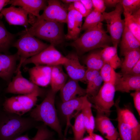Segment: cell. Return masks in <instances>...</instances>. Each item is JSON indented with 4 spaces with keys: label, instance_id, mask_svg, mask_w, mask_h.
<instances>
[{
    "label": "cell",
    "instance_id": "obj_20",
    "mask_svg": "<svg viewBox=\"0 0 140 140\" xmlns=\"http://www.w3.org/2000/svg\"><path fill=\"white\" fill-rule=\"evenodd\" d=\"M60 91V96L62 102L86 95V89L80 86L79 81L70 78Z\"/></svg>",
    "mask_w": 140,
    "mask_h": 140
},
{
    "label": "cell",
    "instance_id": "obj_27",
    "mask_svg": "<svg viewBox=\"0 0 140 140\" xmlns=\"http://www.w3.org/2000/svg\"><path fill=\"white\" fill-rule=\"evenodd\" d=\"M125 24L129 30L140 41V13L138 12L124 17Z\"/></svg>",
    "mask_w": 140,
    "mask_h": 140
},
{
    "label": "cell",
    "instance_id": "obj_25",
    "mask_svg": "<svg viewBox=\"0 0 140 140\" xmlns=\"http://www.w3.org/2000/svg\"><path fill=\"white\" fill-rule=\"evenodd\" d=\"M100 53L104 63L109 64L114 69L121 67L122 62L118 55L117 47L108 46L103 48Z\"/></svg>",
    "mask_w": 140,
    "mask_h": 140
},
{
    "label": "cell",
    "instance_id": "obj_36",
    "mask_svg": "<svg viewBox=\"0 0 140 140\" xmlns=\"http://www.w3.org/2000/svg\"><path fill=\"white\" fill-rule=\"evenodd\" d=\"M68 77L67 74L62 70L58 75L51 81V89L56 93L66 83Z\"/></svg>",
    "mask_w": 140,
    "mask_h": 140
},
{
    "label": "cell",
    "instance_id": "obj_31",
    "mask_svg": "<svg viewBox=\"0 0 140 140\" xmlns=\"http://www.w3.org/2000/svg\"><path fill=\"white\" fill-rule=\"evenodd\" d=\"M116 110L119 134L122 140H135L132 131L125 122L119 112Z\"/></svg>",
    "mask_w": 140,
    "mask_h": 140
},
{
    "label": "cell",
    "instance_id": "obj_44",
    "mask_svg": "<svg viewBox=\"0 0 140 140\" xmlns=\"http://www.w3.org/2000/svg\"><path fill=\"white\" fill-rule=\"evenodd\" d=\"M13 140H37V139L34 137L32 139H31L29 138L27 134H26L24 135H20Z\"/></svg>",
    "mask_w": 140,
    "mask_h": 140
},
{
    "label": "cell",
    "instance_id": "obj_6",
    "mask_svg": "<svg viewBox=\"0 0 140 140\" xmlns=\"http://www.w3.org/2000/svg\"><path fill=\"white\" fill-rule=\"evenodd\" d=\"M120 2L113 11L108 12H104L102 13L107 23V31L110 35L112 43L113 46L117 48L125 27L124 20L121 18L123 9Z\"/></svg>",
    "mask_w": 140,
    "mask_h": 140
},
{
    "label": "cell",
    "instance_id": "obj_47",
    "mask_svg": "<svg viewBox=\"0 0 140 140\" xmlns=\"http://www.w3.org/2000/svg\"><path fill=\"white\" fill-rule=\"evenodd\" d=\"M1 90L0 89V111L3 109V104L5 100H3L2 99L1 95Z\"/></svg>",
    "mask_w": 140,
    "mask_h": 140
},
{
    "label": "cell",
    "instance_id": "obj_49",
    "mask_svg": "<svg viewBox=\"0 0 140 140\" xmlns=\"http://www.w3.org/2000/svg\"><path fill=\"white\" fill-rule=\"evenodd\" d=\"M81 140H93L92 136L89 135L83 138Z\"/></svg>",
    "mask_w": 140,
    "mask_h": 140
},
{
    "label": "cell",
    "instance_id": "obj_19",
    "mask_svg": "<svg viewBox=\"0 0 140 140\" xmlns=\"http://www.w3.org/2000/svg\"><path fill=\"white\" fill-rule=\"evenodd\" d=\"M18 60L16 53L8 55L0 53V78L10 82L13 74L15 73L17 61Z\"/></svg>",
    "mask_w": 140,
    "mask_h": 140
},
{
    "label": "cell",
    "instance_id": "obj_40",
    "mask_svg": "<svg viewBox=\"0 0 140 140\" xmlns=\"http://www.w3.org/2000/svg\"><path fill=\"white\" fill-rule=\"evenodd\" d=\"M94 9L103 13L104 12L106 6L104 0H92Z\"/></svg>",
    "mask_w": 140,
    "mask_h": 140
},
{
    "label": "cell",
    "instance_id": "obj_4",
    "mask_svg": "<svg viewBox=\"0 0 140 140\" xmlns=\"http://www.w3.org/2000/svg\"><path fill=\"white\" fill-rule=\"evenodd\" d=\"M112 43L110 36L107 33L100 23L96 26L88 29L79 37L68 45L74 47L78 55L99 48H104Z\"/></svg>",
    "mask_w": 140,
    "mask_h": 140
},
{
    "label": "cell",
    "instance_id": "obj_42",
    "mask_svg": "<svg viewBox=\"0 0 140 140\" xmlns=\"http://www.w3.org/2000/svg\"><path fill=\"white\" fill-rule=\"evenodd\" d=\"M80 1L89 14L94 9H93L92 0H81Z\"/></svg>",
    "mask_w": 140,
    "mask_h": 140
},
{
    "label": "cell",
    "instance_id": "obj_10",
    "mask_svg": "<svg viewBox=\"0 0 140 140\" xmlns=\"http://www.w3.org/2000/svg\"><path fill=\"white\" fill-rule=\"evenodd\" d=\"M115 92L114 84L104 83L97 94L93 97L89 98L97 111L109 116L111 111V109L114 105Z\"/></svg>",
    "mask_w": 140,
    "mask_h": 140
},
{
    "label": "cell",
    "instance_id": "obj_39",
    "mask_svg": "<svg viewBox=\"0 0 140 140\" xmlns=\"http://www.w3.org/2000/svg\"><path fill=\"white\" fill-rule=\"evenodd\" d=\"M73 4L75 9L81 14L83 17H86L89 14L80 0H77Z\"/></svg>",
    "mask_w": 140,
    "mask_h": 140
},
{
    "label": "cell",
    "instance_id": "obj_24",
    "mask_svg": "<svg viewBox=\"0 0 140 140\" xmlns=\"http://www.w3.org/2000/svg\"><path fill=\"white\" fill-rule=\"evenodd\" d=\"M92 104L88 99L86 97L81 112L82 113L86 131L92 136L95 129V118L92 111Z\"/></svg>",
    "mask_w": 140,
    "mask_h": 140
},
{
    "label": "cell",
    "instance_id": "obj_48",
    "mask_svg": "<svg viewBox=\"0 0 140 140\" xmlns=\"http://www.w3.org/2000/svg\"><path fill=\"white\" fill-rule=\"evenodd\" d=\"M77 0H62L63 2L65 3H73L76 1Z\"/></svg>",
    "mask_w": 140,
    "mask_h": 140
},
{
    "label": "cell",
    "instance_id": "obj_8",
    "mask_svg": "<svg viewBox=\"0 0 140 140\" xmlns=\"http://www.w3.org/2000/svg\"><path fill=\"white\" fill-rule=\"evenodd\" d=\"M67 57L64 56L54 45L50 44L46 48L36 55L26 60L22 66L32 64L35 66H53L63 65L67 61Z\"/></svg>",
    "mask_w": 140,
    "mask_h": 140
},
{
    "label": "cell",
    "instance_id": "obj_13",
    "mask_svg": "<svg viewBox=\"0 0 140 140\" xmlns=\"http://www.w3.org/2000/svg\"><path fill=\"white\" fill-rule=\"evenodd\" d=\"M68 60L63 65L70 78L78 81L86 82L85 67L80 63L76 53H71L67 56Z\"/></svg>",
    "mask_w": 140,
    "mask_h": 140
},
{
    "label": "cell",
    "instance_id": "obj_14",
    "mask_svg": "<svg viewBox=\"0 0 140 140\" xmlns=\"http://www.w3.org/2000/svg\"><path fill=\"white\" fill-rule=\"evenodd\" d=\"M68 15L67 23L68 31L65 35V39L75 40L78 37L81 31L82 16L74 8L73 3L67 8Z\"/></svg>",
    "mask_w": 140,
    "mask_h": 140
},
{
    "label": "cell",
    "instance_id": "obj_38",
    "mask_svg": "<svg viewBox=\"0 0 140 140\" xmlns=\"http://www.w3.org/2000/svg\"><path fill=\"white\" fill-rule=\"evenodd\" d=\"M132 97L134 107L139 116H140V90L135 91L130 94Z\"/></svg>",
    "mask_w": 140,
    "mask_h": 140
},
{
    "label": "cell",
    "instance_id": "obj_16",
    "mask_svg": "<svg viewBox=\"0 0 140 140\" xmlns=\"http://www.w3.org/2000/svg\"><path fill=\"white\" fill-rule=\"evenodd\" d=\"M10 25H19L28 28L29 13L20 7L11 6L3 8L0 12Z\"/></svg>",
    "mask_w": 140,
    "mask_h": 140
},
{
    "label": "cell",
    "instance_id": "obj_32",
    "mask_svg": "<svg viewBox=\"0 0 140 140\" xmlns=\"http://www.w3.org/2000/svg\"><path fill=\"white\" fill-rule=\"evenodd\" d=\"M73 132L74 140H81L83 138L86 131L82 113L76 116L74 124L71 126Z\"/></svg>",
    "mask_w": 140,
    "mask_h": 140
},
{
    "label": "cell",
    "instance_id": "obj_12",
    "mask_svg": "<svg viewBox=\"0 0 140 140\" xmlns=\"http://www.w3.org/2000/svg\"><path fill=\"white\" fill-rule=\"evenodd\" d=\"M86 95L78 97L71 100L62 102L60 104L59 109V112L66 122V127L64 136L66 135L67 130L72 125L71 122V117L75 112L79 113L81 111Z\"/></svg>",
    "mask_w": 140,
    "mask_h": 140
},
{
    "label": "cell",
    "instance_id": "obj_18",
    "mask_svg": "<svg viewBox=\"0 0 140 140\" xmlns=\"http://www.w3.org/2000/svg\"><path fill=\"white\" fill-rule=\"evenodd\" d=\"M30 81L39 87H45L50 84L51 67L45 65L35 66L27 69Z\"/></svg>",
    "mask_w": 140,
    "mask_h": 140
},
{
    "label": "cell",
    "instance_id": "obj_30",
    "mask_svg": "<svg viewBox=\"0 0 140 140\" xmlns=\"http://www.w3.org/2000/svg\"><path fill=\"white\" fill-rule=\"evenodd\" d=\"M86 17L81 31L94 27L104 20L102 13L94 9Z\"/></svg>",
    "mask_w": 140,
    "mask_h": 140
},
{
    "label": "cell",
    "instance_id": "obj_45",
    "mask_svg": "<svg viewBox=\"0 0 140 140\" xmlns=\"http://www.w3.org/2000/svg\"><path fill=\"white\" fill-rule=\"evenodd\" d=\"M10 1L9 0H0V12L4 7L9 4Z\"/></svg>",
    "mask_w": 140,
    "mask_h": 140
},
{
    "label": "cell",
    "instance_id": "obj_46",
    "mask_svg": "<svg viewBox=\"0 0 140 140\" xmlns=\"http://www.w3.org/2000/svg\"><path fill=\"white\" fill-rule=\"evenodd\" d=\"M92 137L93 140H105L101 136L94 133L92 134Z\"/></svg>",
    "mask_w": 140,
    "mask_h": 140
},
{
    "label": "cell",
    "instance_id": "obj_29",
    "mask_svg": "<svg viewBox=\"0 0 140 140\" xmlns=\"http://www.w3.org/2000/svg\"><path fill=\"white\" fill-rule=\"evenodd\" d=\"M15 36L9 32L0 21V52H6L9 49Z\"/></svg>",
    "mask_w": 140,
    "mask_h": 140
},
{
    "label": "cell",
    "instance_id": "obj_17",
    "mask_svg": "<svg viewBox=\"0 0 140 140\" xmlns=\"http://www.w3.org/2000/svg\"><path fill=\"white\" fill-rule=\"evenodd\" d=\"M114 85L116 91L129 93L132 90H140V76L116 73Z\"/></svg>",
    "mask_w": 140,
    "mask_h": 140
},
{
    "label": "cell",
    "instance_id": "obj_50",
    "mask_svg": "<svg viewBox=\"0 0 140 140\" xmlns=\"http://www.w3.org/2000/svg\"><path fill=\"white\" fill-rule=\"evenodd\" d=\"M45 140H59L57 139H55L54 138H53V137H50V138L47 139Z\"/></svg>",
    "mask_w": 140,
    "mask_h": 140
},
{
    "label": "cell",
    "instance_id": "obj_21",
    "mask_svg": "<svg viewBox=\"0 0 140 140\" xmlns=\"http://www.w3.org/2000/svg\"><path fill=\"white\" fill-rule=\"evenodd\" d=\"M120 97L115 102L116 110L121 114L125 122L132 130L135 140H140V124L133 112L128 108H121L119 105Z\"/></svg>",
    "mask_w": 140,
    "mask_h": 140
},
{
    "label": "cell",
    "instance_id": "obj_35",
    "mask_svg": "<svg viewBox=\"0 0 140 140\" xmlns=\"http://www.w3.org/2000/svg\"><path fill=\"white\" fill-rule=\"evenodd\" d=\"M103 82L100 75L93 80L87 83L86 90V95L88 98H92L95 96L97 94L101 88Z\"/></svg>",
    "mask_w": 140,
    "mask_h": 140
},
{
    "label": "cell",
    "instance_id": "obj_1",
    "mask_svg": "<svg viewBox=\"0 0 140 140\" xmlns=\"http://www.w3.org/2000/svg\"><path fill=\"white\" fill-rule=\"evenodd\" d=\"M31 26L23 31L49 42L55 46L63 42L65 39L63 23L46 20L29 14Z\"/></svg>",
    "mask_w": 140,
    "mask_h": 140
},
{
    "label": "cell",
    "instance_id": "obj_2",
    "mask_svg": "<svg viewBox=\"0 0 140 140\" xmlns=\"http://www.w3.org/2000/svg\"><path fill=\"white\" fill-rule=\"evenodd\" d=\"M40 125L29 116L22 117L3 109L0 111V140H13Z\"/></svg>",
    "mask_w": 140,
    "mask_h": 140
},
{
    "label": "cell",
    "instance_id": "obj_34",
    "mask_svg": "<svg viewBox=\"0 0 140 140\" xmlns=\"http://www.w3.org/2000/svg\"><path fill=\"white\" fill-rule=\"evenodd\" d=\"M120 2L124 17L132 15L140 9V0H122Z\"/></svg>",
    "mask_w": 140,
    "mask_h": 140
},
{
    "label": "cell",
    "instance_id": "obj_28",
    "mask_svg": "<svg viewBox=\"0 0 140 140\" xmlns=\"http://www.w3.org/2000/svg\"><path fill=\"white\" fill-rule=\"evenodd\" d=\"M87 68L100 71L104 64L100 51L91 52L86 57L84 60Z\"/></svg>",
    "mask_w": 140,
    "mask_h": 140
},
{
    "label": "cell",
    "instance_id": "obj_43",
    "mask_svg": "<svg viewBox=\"0 0 140 140\" xmlns=\"http://www.w3.org/2000/svg\"><path fill=\"white\" fill-rule=\"evenodd\" d=\"M120 0H104L106 6L109 7H115L120 2Z\"/></svg>",
    "mask_w": 140,
    "mask_h": 140
},
{
    "label": "cell",
    "instance_id": "obj_5",
    "mask_svg": "<svg viewBox=\"0 0 140 140\" xmlns=\"http://www.w3.org/2000/svg\"><path fill=\"white\" fill-rule=\"evenodd\" d=\"M22 34L13 44V46L17 50L16 53L19 60L16 72L20 69L26 60L39 53L49 45L27 32L23 31Z\"/></svg>",
    "mask_w": 140,
    "mask_h": 140
},
{
    "label": "cell",
    "instance_id": "obj_37",
    "mask_svg": "<svg viewBox=\"0 0 140 140\" xmlns=\"http://www.w3.org/2000/svg\"><path fill=\"white\" fill-rule=\"evenodd\" d=\"M100 75V71L87 68L85 74L86 83H87L92 81Z\"/></svg>",
    "mask_w": 140,
    "mask_h": 140
},
{
    "label": "cell",
    "instance_id": "obj_7",
    "mask_svg": "<svg viewBox=\"0 0 140 140\" xmlns=\"http://www.w3.org/2000/svg\"><path fill=\"white\" fill-rule=\"evenodd\" d=\"M39 95L36 93L6 98L3 109L8 112L22 116L31 111L37 102Z\"/></svg>",
    "mask_w": 140,
    "mask_h": 140
},
{
    "label": "cell",
    "instance_id": "obj_15",
    "mask_svg": "<svg viewBox=\"0 0 140 140\" xmlns=\"http://www.w3.org/2000/svg\"><path fill=\"white\" fill-rule=\"evenodd\" d=\"M95 129L104 136L108 140H117L119 133L109 117L104 113L97 111L95 118Z\"/></svg>",
    "mask_w": 140,
    "mask_h": 140
},
{
    "label": "cell",
    "instance_id": "obj_9",
    "mask_svg": "<svg viewBox=\"0 0 140 140\" xmlns=\"http://www.w3.org/2000/svg\"><path fill=\"white\" fill-rule=\"evenodd\" d=\"M15 73L16 75L9 82L5 89L6 93L21 95L36 93L40 97L46 95V93H45L44 90L24 78L20 69L17 70Z\"/></svg>",
    "mask_w": 140,
    "mask_h": 140
},
{
    "label": "cell",
    "instance_id": "obj_33",
    "mask_svg": "<svg viewBox=\"0 0 140 140\" xmlns=\"http://www.w3.org/2000/svg\"><path fill=\"white\" fill-rule=\"evenodd\" d=\"M109 64L104 63L100 70V75L104 83H109L114 85L116 73Z\"/></svg>",
    "mask_w": 140,
    "mask_h": 140
},
{
    "label": "cell",
    "instance_id": "obj_23",
    "mask_svg": "<svg viewBox=\"0 0 140 140\" xmlns=\"http://www.w3.org/2000/svg\"><path fill=\"white\" fill-rule=\"evenodd\" d=\"M120 41V53L123 56L129 51L140 49V41H139L129 30L125 24Z\"/></svg>",
    "mask_w": 140,
    "mask_h": 140
},
{
    "label": "cell",
    "instance_id": "obj_22",
    "mask_svg": "<svg viewBox=\"0 0 140 140\" xmlns=\"http://www.w3.org/2000/svg\"><path fill=\"white\" fill-rule=\"evenodd\" d=\"M20 7L30 14L37 17H39V12L47 5V1L44 0H11L9 4Z\"/></svg>",
    "mask_w": 140,
    "mask_h": 140
},
{
    "label": "cell",
    "instance_id": "obj_41",
    "mask_svg": "<svg viewBox=\"0 0 140 140\" xmlns=\"http://www.w3.org/2000/svg\"><path fill=\"white\" fill-rule=\"evenodd\" d=\"M128 74L133 76H140V59Z\"/></svg>",
    "mask_w": 140,
    "mask_h": 140
},
{
    "label": "cell",
    "instance_id": "obj_26",
    "mask_svg": "<svg viewBox=\"0 0 140 140\" xmlns=\"http://www.w3.org/2000/svg\"><path fill=\"white\" fill-rule=\"evenodd\" d=\"M124 59L121 66V73L128 74L140 59V49L131 50L125 53Z\"/></svg>",
    "mask_w": 140,
    "mask_h": 140
},
{
    "label": "cell",
    "instance_id": "obj_52",
    "mask_svg": "<svg viewBox=\"0 0 140 140\" xmlns=\"http://www.w3.org/2000/svg\"><path fill=\"white\" fill-rule=\"evenodd\" d=\"M117 140H121L120 138H118Z\"/></svg>",
    "mask_w": 140,
    "mask_h": 140
},
{
    "label": "cell",
    "instance_id": "obj_11",
    "mask_svg": "<svg viewBox=\"0 0 140 140\" xmlns=\"http://www.w3.org/2000/svg\"><path fill=\"white\" fill-rule=\"evenodd\" d=\"M47 5L39 18L61 23H67L68 10L59 1H47Z\"/></svg>",
    "mask_w": 140,
    "mask_h": 140
},
{
    "label": "cell",
    "instance_id": "obj_51",
    "mask_svg": "<svg viewBox=\"0 0 140 140\" xmlns=\"http://www.w3.org/2000/svg\"><path fill=\"white\" fill-rule=\"evenodd\" d=\"M2 16H3L2 14L1 13H0V18L2 17Z\"/></svg>",
    "mask_w": 140,
    "mask_h": 140
},
{
    "label": "cell",
    "instance_id": "obj_53",
    "mask_svg": "<svg viewBox=\"0 0 140 140\" xmlns=\"http://www.w3.org/2000/svg\"><path fill=\"white\" fill-rule=\"evenodd\" d=\"M63 140H64V139Z\"/></svg>",
    "mask_w": 140,
    "mask_h": 140
},
{
    "label": "cell",
    "instance_id": "obj_3",
    "mask_svg": "<svg viewBox=\"0 0 140 140\" xmlns=\"http://www.w3.org/2000/svg\"><path fill=\"white\" fill-rule=\"evenodd\" d=\"M56 94L51 89L48 90L42 102L30 112L29 116L38 122H43L55 131L60 138L64 139L55 106Z\"/></svg>",
    "mask_w": 140,
    "mask_h": 140
}]
</instances>
